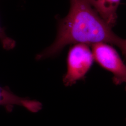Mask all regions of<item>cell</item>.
Wrapping results in <instances>:
<instances>
[{
	"label": "cell",
	"instance_id": "6da1fadb",
	"mask_svg": "<svg viewBox=\"0 0 126 126\" xmlns=\"http://www.w3.org/2000/svg\"><path fill=\"white\" fill-rule=\"evenodd\" d=\"M70 9L59 22L54 43L36 56L37 59L51 57L71 44L93 45L105 43L116 46L126 60V39L116 35L87 0H70Z\"/></svg>",
	"mask_w": 126,
	"mask_h": 126
},
{
	"label": "cell",
	"instance_id": "7a4b0ae2",
	"mask_svg": "<svg viewBox=\"0 0 126 126\" xmlns=\"http://www.w3.org/2000/svg\"><path fill=\"white\" fill-rule=\"evenodd\" d=\"M94 61L92 50L88 45L77 44L70 48L67 59V72L63 77L65 86H71L84 79Z\"/></svg>",
	"mask_w": 126,
	"mask_h": 126
},
{
	"label": "cell",
	"instance_id": "3957f363",
	"mask_svg": "<svg viewBox=\"0 0 126 126\" xmlns=\"http://www.w3.org/2000/svg\"><path fill=\"white\" fill-rule=\"evenodd\" d=\"M92 48L94 60L113 74V83L117 85L126 84V65L117 51L105 43L94 44L92 45Z\"/></svg>",
	"mask_w": 126,
	"mask_h": 126
},
{
	"label": "cell",
	"instance_id": "277c9868",
	"mask_svg": "<svg viewBox=\"0 0 126 126\" xmlns=\"http://www.w3.org/2000/svg\"><path fill=\"white\" fill-rule=\"evenodd\" d=\"M16 105L23 107L33 113H36L42 108L40 102L20 97L14 94L9 87L0 86V106L10 112Z\"/></svg>",
	"mask_w": 126,
	"mask_h": 126
},
{
	"label": "cell",
	"instance_id": "5b68a950",
	"mask_svg": "<svg viewBox=\"0 0 126 126\" xmlns=\"http://www.w3.org/2000/svg\"><path fill=\"white\" fill-rule=\"evenodd\" d=\"M92 7L109 26L113 28L117 21V10L121 0H87Z\"/></svg>",
	"mask_w": 126,
	"mask_h": 126
},
{
	"label": "cell",
	"instance_id": "8992f818",
	"mask_svg": "<svg viewBox=\"0 0 126 126\" xmlns=\"http://www.w3.org/2000/svg\"><path fill=\"white\" fill-rule=\"evenodd\" d=\"M0 41L3 48L9 50L14 48L16 45L15 41L7 36L3 29L0 26Z\"/></svg>",
	"mask_w": 126,
	"mask_h": 126
},
{
	"label": "cell",
	"instance_id": "52a82bcc",
	"mask_svg": "<svg viewBox=\"0 0 126 126\" xmlns=\"http://www.w3.org/2000/svg\"></svg>",
	"mask_w": 126,
	"mask_h": 126
}]
</instances>
